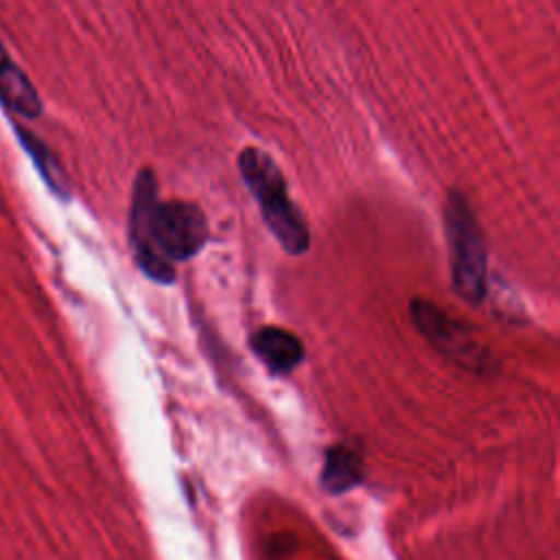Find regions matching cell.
<instances>
[{
    "mask_svg": "<svg viewBox=\"0 0 560 560\" xmlns=\"http://www.w3.org/2000/svg\"><path fill=\"white\" fill-rule=\"evenodd\" d=\"M365 477V459L361 448L339 442L326 448L319 486L328 494H343L359 486Z\"/></svg>",
    "mask_w": 560,
    "mask_h": 560,
    "instance_id": "6",
    "label": "cell"
},
{
    "mask_svg": "<svg viewBox=\"0 0 560 560\" xmlns=\"http://www.w3.org/2000/svg\"><path fill=\"white\" fill-rule=\"evenodd\" d=\"M411 322L416 330L444 357L455 361L457 365L470 372H488L490 370V352L488 348L475 339V335L444 313L440 306L424 298H413L411 306Z\"/></svg>",
    "mask_w": 560,
    "mask_h": 560,
    "instance_id": "4",
    "label": "cell"
},
{
    "mask_svg": "<svg viewBox=\"0 0 560 560\" xmlns=\"http://www.w3.org/2000/svg\"><path fill=\"white\" fill-rule=\"evenodd\" d=\"M20 138H22L24 149L31 153L33 162L37 164V168H39L42 177L46 179V184H48L57 195H63V197H66V195H68L66 179H63V175H61L59 164H57V162H55V158L48 153V149H46L42 142H37L31 133L20 131Z\"/></svg>",
    "mask_w": 560,
    "mask_h": 560,
    "instance_id": "8",
    "label": "cell"
},
{
    "mask_svg": "<svg viewBox=\"0 0 560 560\" xmlns=\"http://www.w3.org/2000/svg\"><path fill=\"white\" fill-rule=\"evenodd\" d=\"M444 234L448 245L451 282L468 304L483 302L488 293V256L483 234L459 190H451L444 201Z\"/></svg>",
    "mask_w": 560,
    "mask_h": 560,
    "instance_id": "3",
    "label": "cell"
},
{
    "mask_svg": "<svg viewBox=\"0 0 560 560\" xmlns=\"http://www.w3.org/2000/svg\"><path fill=\"white\" fill-rule=\"evenodd\" d=\"M236 164L278 245L291 256L304 254L311 247V230L300 208L289 197L284 175L273 158L258 147H245L241 149Z\"/></svg>",
    "mask_w": 560,
    "mask_h": 560,
    "instance_id": "2",
    "label": "cell"
},
{
    "mask_svg": "<svg viewBox=\"0 0 560 560\" xmlns=\"http://www.w3.org/2000/svg\"><path fill=\"white\" fill-rule=\"evenodd\" d=\"M249 346L254 354L267 365L271 374H289L293 372L304 359L302 341L284 328L278 326H262L249 337Z\"/></svg>",
    "mask_w": 560,
    "mask_h": 560,
    "instance_id": "5",
    "label": "cell"
},
{
    "mask_svg": "<svg viewBox=\"0 0 560 560\" xmlns=\"http://www.w3.org/2000/svg\"><path fill=\"white\" fill-rule=\"evenodd\" d=\"M0 105L24 118H37L42 114V101L31 79L11 59L0 42Z\"/></svg>",
    "mask_w": 560,
    "mask_h": 560,
    "instance_id": "7",
    "label": "cell"
},
{
    "mask_svg": "<svg viewBox=\"0 0 560 560\" xmlns=\"http://www.w3.org/2000/svg\"><path fill=\"white\" fill-rule=\"evenodd\" d=\"M129 243L138 269L160 284L175 282L173 262L197 256L208 243L203 210L184 199H158L151 168L136 175L129 208Z\"/></svg>",
    "mask_w": 560,
    "mask_h": 560,
    "instance_id": "1",
    "label": "cell"
}]
</instances>
